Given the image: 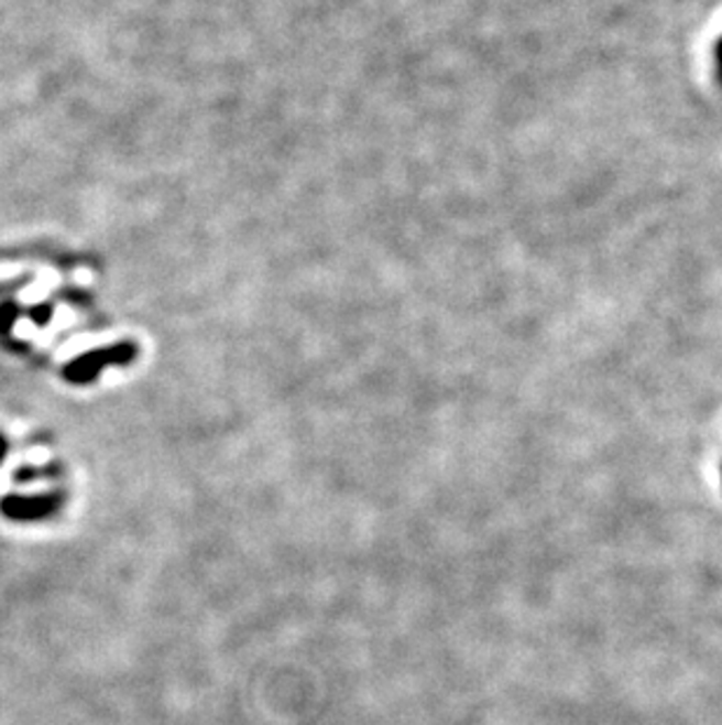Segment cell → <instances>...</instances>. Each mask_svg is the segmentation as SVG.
Instances as JSON below:
<instances>
[{
    "instance_id": "obj_1",
    "label": "cell",
    "mask_w": 722,
    "mask_h": 725,
    "mask_svg": "<svg viewBox=\"0 0 722 725\" xmlns=\"http://www.w3.org/2000/svg\"><path fill=\"white\" fill-rule=\"evenodd\" d=\"M59 284H62V275L54 268L45 266V268L39 270V275H35V280L29 286H24V289H20V292H17V301L24 303V305H39Z\"/></svg>"
},
{
    "instance_id": "obj_2",
    "label": "cell",
    "mask_w": 722,
    "mask_h": 725,
    "mask_svg": "<svg viewBox=\"0 0 722 725\" xmlns=\"http://www.w3.org/2000/svg\"><path fill=\"white\" fill-rule=\"evenodd\" d=\"M76 322H78V313L74 311V307L66 305V303L57 305V307H54V315L50 320V326H47V329L43 334H39V338H35V348H39V350L47 348L54 336H57L64 329H68V326H74Z\"/></svg>"
},
{
    "instance_id": "obj_3",
    "label": "cell",
    "mask_w": 722,
    "mask_h": 725,
    "mask_svg": "<svg viewBox=\"0 0 722 725\" xmlns=\"http://www.w3.org/2000/svg\"><path fill=\"white\" fill-rule=\"evenodd\" d=\"M108 340H111V336H108V334H83V336H74V338H70V340L66 343V346L59 348L57 359H59V361H68V359H74V357L87 353L89 348L106 346Z\"/></svg>"
},
{
    "instance_id": "obj_4",
    "label": "cell",
    "mask_w": 722,
    "mask_h": 725,
    "mask_svg": "<svg viewBox=\"0 0 722 725\" xmlns=\"http://www.w3.org/2000/svg\"><path fill=\"white\" fill-rule=\"evenodd\" d=\"M39 324H35L31 317H20L12 326V336L17 340H35L39 338Z\"/></svg>"
},
{
    "instance_id": "obj_5",
    "label": "cell",
    "mask_w": 722,
    "mask_h": 725,
    "mask_svg": "<svg viewBox=\"0 0 722 725\" xmlns=\"http://www.w3.org/2000/svg\"><path fill=\"white\" fill-rule=\"evenodd\" d=\"M20 273H24L22 263H0V282H8Z\"/></svg>"
},
{
    "instance_id": "obj_6",
    "label": "cell",
    "mask_w": 722,
    "mask_h": 725,
    "mask_svg": "<svg viewBox=\"0 0 722 725\" xmlns=\"http://www.w3.org/2000/svg\"><path fill=\"white\" fill-rule=\"evenodd\" d=\"M89 278H92L89 270H76V284H89Z\"/></svg>"
}]
</instances>
